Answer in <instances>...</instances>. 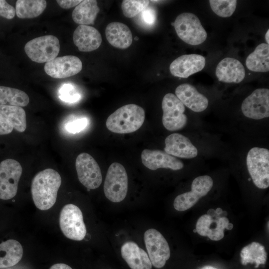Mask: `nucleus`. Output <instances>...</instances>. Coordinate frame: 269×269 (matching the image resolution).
<instances>
[{
	"label": "nucleus",
	"mask_w": 269,
	"mask_h": 269,
	"mask_svg": "<svg viewBox=\"0 0 269 269\" xmlns=\"http://www.w3.org/2000/svg\"><path fill=\"white\" fill-rule=\"evenodd\" d=\"M13 128L8 120L0 113V135L11 133Z\"/></svg>",
	"instance_id": "e433bc0d"
},
{
	"label": "nucleus",
	"mask_w": 269,
	"mask_h": 269,
	"mask_svg": "<svg viewBox=\"0 0 269 269\" xmlns=\"http://www.w3.org/2000/svg\"><path fill=\"white\" fill-rule=\"evenodd\" d=\"M105 34L109 43L118 48H127L133 42L131 30L127 25L120 22L110 23L106 28Z\"/></svg>",
	"instance_id": "5701e85b"
},
{
	"label": "nucleus",
	"mask_w": 269,
	"mask_h": 269,
	"mask_svg": "<svg viewBox=\"0 0 269 269\" xmlns=\"http://www.w3.org/2000/svg\"><path fill=\"white\" fill-rule=\"evenodd\" d=\"M59 97L63 101L74 103L81 99V95L76 87L71 84H65L60 89Z\"/></svg>",
	"instance_id": "473e14b6"
},
{
	"label": "nucleus",
	"mask_w": 269,
	"mask_h": 269,
	"mask_svg": "<svg viewBox=\"0 0 269 269\" xmlns=\"http://www.w3.org/2000/svg\"><path fill=\"white\" fill-rule=\"evenodd\" d=\"M215 74L221 82L239 83L245 78V70L238 60L227 57L219 62L216 68Z\"/></svg>",
	"instance_id": "aec40b11"
},
{
	"label": "nucleus",
	"mask_w": 269,
	"mask_h": 269,
	"mask_svg": "<svg viewBox=\"0 0 269 269\" xmlns=\"http://www.w3.org/2000/svg\"><path fill=\"white\" fill-rule=\"evenodd\" d=\"M23 248L19 242L9 239L0 244V268L14 266L21 259Z\"/></svg>",
	"instance_id": "b1692460"
},
{
	"label": "nucleus",
	"mask_w": 269,
	"mask_h": 269,
	"mask_svg": "<svg viewBox=\"0 0 269 269\" xmlns=\"http://www.w3.org/2000/svg\"><path fill=\"white\" fill-rule=\"evenodd\" d=\"M233 225L226 217L213 218L210 214H204L197 220L196 231L202 236H207L213 241H219L224 236L225 229L231 230Z\"/></svg>",
	"instance_id": "2eb2a0df"
},
{
	"label": "nucleus",
	"mask_w": 269,
	"mask_h": 269,
	"mask_svg": "<svg viewBox=\"0 0 269 269\" xmlns=\"http://www.w3.org/2000/svg\"><path fill=\"white\" fill-rule=\"evenodd\" d=\"M49 269H72L68 265L63 264V263H58L52 266Z\"/></svg>",
	"instance_id": "58836bf2"
},
{
	"label": "nucleus",
	"mask_w": 269,
	"mask_h": 269,
	"mask_svg": "<svg viewBox=\"0 0 269 269\" xmlns=\"http://www.w3.org/2000/svg\"><path fill=\"white\" fill-rule=\"evenodd\" d=\"M29 102L28 95L23 91L0 86V104L24 107Z\"/></svg>",
	"instance_id": "c756f323"
},
{
	"label": "nucleus",
	"mask_w": 269,
	"mask_h": 269,
	"mask_svg": "<svg viewBox=\"0 0 269 269\" xmlns=\"http://www.w3.org/2000/svg\"><path fill=\"white\" fill-rule=\"evenodd\" d=\"M62 232L67 238L81 241L87 233L82 211L77 206L68 204L62 209L59 217Z\"/></svg>",
	"instance_id": "0eeeda50"
},
{
	"label": "nucleus",
	"mask_w": 269,
	"mask_h": 269,
	"mask_svg": "<svg viewBox=\"0 0 269 269\" xmlns=\"http://www.w3.org/2000/svg\"><path fill=\"white\" fill-rule=\"evenodd\" d=\"M61 182L60 174L51 168L43 170L35 175L31 191L33 202L38 209L47 210L54 205Z\"/></svg>",
	"instance_id": "f257e3e1"
},
{
	"label": "nucleus",
	"mask_w": 269,
	"mask_h": 269,
	"mask_svg": "<svg viewBox=\"0 0 269 269\" xmlns=\"http://www.w3.org/2000/svg\"><path fill=\"white\" fill-rule=\"evenodd\" d=\"M178 36L185 43L198 45L205 41L207 34L198 17L194 13L184 12L178 15L174 23Z\"/></svg>",
	"instance_id": "20e7f679"
},
{
	"label": "nucleus",
	"mask_w": 269,
	"mask_h": 269,
	"mask_svg": "<svg viewBox=\"0 0 269 269\" xmlns=\"http://www.w3.org/2000/svg\"><path fill=\"white\" fill-rule=\"evenodd\" d=\"M149 2L146 0H124L121 6L123 14L127 17H134L145 9Z\"/></svg>",
	"instance_id": "2f4dec72"
},
{
	"label": "nucleus",
	"mask_w": 269,
	"mask_h": 269,
	"mask_svg": "<svg viewBox=\"0 0 269 269\" xmlns=\"http://www.w3.org/2000/svg\"><path fill=\"white\" fill-rule=\"evenodd\" d=\"M200 269H202V268H200Z\"/></svg>",
	"instance_id": "79ce46f5"
},
{
	"label": "nucleus",
	"mask_w": 269,
	"mask_h": 269,
	"mask_svg": "<svg viewBox=\"0 0 269 269\" xmlns=\"http://www.w3.org/2000/svg\"><path fill=\"white\" fill-rule=\"evenodd\" d=\"M0 113L8 120L16 131L22 133L26 130V113L22 107L0 104Z\"/></svg>",
	"instance_id": "c85d7f7f"
},
{
	"label": "nucleus",
	"mask_w": 269,
	"mask_h": 269,
	"mask_svg": "<svg viewBox=\"0 0 269 269\" xmlns=\"http://www.w3.org/2000/svg\"><path fill=\"white\" fill-rule=\"evenodd\" d=\"M100 9L95 0H82L72 12L73 21L80 25L94 24Z\"/></svg>",
	"instance_id": "a878e982"
},
{
	"label": "nucleus",
	"mask_w": 269,
	"mask_h": 269,
	"mask_svg": "<svg viewBox=\"0 0 269 269\" xmlns=\"http://www.w3.org/2000/svg\"><path fill=\"white\" fill-rule=\"evenodd\" d=\"M88 122L86 118H76L67 123L65 127L66 129L68 132L72 134L79 133L86 127Z\"/></svg>",
	"instance_id": "f704fd0d"
},
{
	"label": "nucleus",
	"mask_w": 269,
	"mask_h": 269,
	"mask_svg": "<svg viewBox=\"0 0 269 269\" xmlns=\"http://www.w3.org/2000/svg\"><path fill=\"white\" fill-rule=\"evenodd\" d=\"M206 64L205 58L196 54H185L175 59L170 64L169 70L174 76L187 78L201 71Z\"/></svg>",
	"instance_id": "dca6fc26"
},
{
	"label": "nucleus",
	"mask_w": 269,
	"mask_h": 269,
	"mask_svg": "<svg viewBox=\"0 0 269 269\" xmlns=\"http://www.w3.org/2000/svg\"><path fill=\"white\" fill-rule=\"evenodd\" d=\"M162 124L168 131H175L183 129L187 122L185 106L175 95L167 93L162 101Z\"/></svg>",
	"instance_id": "6e6552de"
},
{
	"label": "nucleus",
	"mask_w": 269,
	"mask_h": 269,
	"mask_svg": "<svg viewBox=\"0 0 269 269\" xmlns=\"http://www.w3.org/2000/svg\"><path fill=\"white\" fill-rule=\"evenodd\" d=\"M248 172L254 184L259 188L269 186V150L254 147L248 151L246 157Z\"/></svg>",
	"instance_id": "7ed1b4c3"
},
{
	"label": "nucleus",
	"mask_w": 269,
	"mask_h": 269,
	"mask_svg": "<svg viewBox=\"0 0 269 269\" xmlns=\"http://www.w3.org/2000/svg\"><path fill=\"white\" fill-rule=\"evenodd\" d=\"M213 185L212 178L207 175L195 178L191 184V190L180 195L175 198L173 206L178 211H186L193 206L201 198L206 195Z\"/></svg>",
	"instance_id": "9b49d317"
},
{
	"label": "nucleus",
	"mask_w": 269,
	"mask_h": 269,
	"mask_svg": "<svg viewBox=\"0 0 269 269\" xmlns=\"http://www.w3.org/2000/svg\"><path fill=\"white\" fill-rule=\"evenodd\" d=\"M202 269H218L215 267L210 266H205L202 267Z\"/></svg>",
	"instance_id": "a19ab883"
},
{
	"label": "nucleus",
	"mask_w": 269,
	"mask_h": 269,
	"mask_svg": "<svg viewBox=\"0 0 269 269\" xmlns=\"http://www.w3.org/2000/svg\"><path fill=\"white\" fill-rule=\"evenodd\" d=\"M22 168L17 161L8 158L0 163V199L9 200L16 194Z\"/></svg>",
	"instance_id": "1a4fd4ad"
},
{
	"label": "nucleus",
	"mask_w": 269,
	"mask_h": 269,
	"mask_svg": "<svg viewBox=\"0 0 269 269\" xmlns=\"http://www.w3.org/2000/svg\"><path fill=\"white\" fill-rule=\"evenodd\" d=\"M122 258L131 269H151L148 254L135 243L129 241L121 247Z\"/></svg>",
	"instance_id": "4be33fe9"
},
{
	"label": "nucleus",
	"mask_w": 269,
	"mask_h": 269,
	"mask_svg": "<svg viewBox=\"0 0 269 269\" xmlns=\"http://www.w3.org/2000/svg\"><path fill=\"white\" fill-rule=\"evenodd\" d=\"M82 69V63L77 57L66 55L56 57L46 62L44 66L45 73L54 78L62 79L74 76Z\"/></svg>",
	"instance_id": "4468645a"
},
{
	"label": "nucleus",
	"mask_w": 269,
	"mask_h": 269,
	"mask_svg": "<svg viewBox=\"0 0 269 269\" xmlns=\"http://www.w3.org/2000/svg\"><path fill=\"white\" fill-rule=\"evenodd\" d=\"M144 241L152 266L162 268L170 256L169 246L163 235L154 229L146 230Z\"/></svg>",
	"instance_id": "9d476101"
},
{
	"label": "nucleus",
	"mask_w": 269,
	"mask_h": 269,
	"mask_svg": "<svg viewBox=\"0 0 269 269\" xmlns=\"http://www.w3.org/2000/svg\"><path fill=\"white\" fill-rule=\"evenodd\" d=\"M15 14V8L6 1L0 0V16L8 19L13 18Z\"/></svg>",
	"instance_id": "c9c22d12"
},
{
	"label": "nucleus",
	"mask_w": 269,
	"mask_h": 269,
	"mask_svg": "<svg viewBox=\"0 0 269 269\" xmlns=\"http://www.w3.org/2000/svg\"><path fill=\"white\" fill-rule=\"evenodd\" d=\"M175 96L182 104L191 110L199 113L208 106V100L193 85L184 83L179 85L175 91Z\"/></svg>",
	"instance_id": "6ab92c4d"
},
{
	"label": "nucleus",
	"mask_w": 269,
	"mask_h": 269,
	"mask_svg": "<svg viewBox=\"0 0 269 269\" xmlns=\"http://www.w3.org/2000/svg\"><path fill=\"white\" fill-rule=\"evenodd\" d=\"M82 0H56L59 6L64 9H68L78 5Z\"/></svg>",
	"instance_id": "4c0bfd02"
},
{
	"label": "nucleus",
	"mask_w": 269,
	"mask_h": 269,
	"mask_svg": "<svg viewBox=\"0 0 269 269\" xmlns=\"http://www.w3.org/2000/svg\"><path fill=\"white\" fill-rule=\"evenodd\" d=\"M246 65L253 72H267L269 71V45L265 43L258 45L247 57Z\"/></svg>",
	"instance_id": "393cba45"
},
{
	"label": "nucleus",
	"mask_w": 269,
	"mask_h": 269,
	"mask_svg": "<svg viewBox=\"0 0 269 269\" xmlns=\"http://www.w3.org/2000/svg\"><path fill=\"white\" fill-rule=\"evenodd\" d=\"M27 56L37 63L48 62L58 55L60 51L59 41L56 36L46 35L35 38L24 46Z\"/></svg>",
	"instance_id": "423d86ee"
},
{
	"label": "nucleus",
	"mask_w": 269,
	"mask_h": 269,
	"mask_svg": "<svg viewBox=\"0 0 269 269\" xmlns=\"http://www.w3.org/2000/svg\"><path fill=\"white\" fill-rule=\"evenodd\" d=\"M128 179L126 170L123 165L114 162L109 166L104 184L106 197L111 201H122L128 192Z\"/></svg>",
	"instance_id": "39448f33"
},
{
	"label": "nucleus",
	"mask_w": 269,
	"mask_h": 269,
	"mask_svg": "<svg viewBox=\"0 0 269 269\" xmlns=\"http://www.w3.org/2000/svg\"><path fill=\"white\" fill-rule=\"evenodd\" d=\"M138 14L139 22L143 26L150 27L154 25L156 15L155 10L152 7L148 6Z\"/></svg>",
	"instance_id": "72a5a7b5"
},
{
	"label": "nucleus",
	"mask_w": 269,
	"mask_h": 269,
	"mask_svg": "<svg viewBox=\"0 0 269 269\" xmlns=\"http://www.w3.org/2000/svg\"><path fill=\"white\" fill-rule=\"evenodd\" d=\"M241 262L243 265L254 264L258 268L261 265L266 264L267 253L263 245L254 242L244 247L240 253Z\"/></svg>",
	"instance_id": "bb28decb"
},
{
	"label": "nucleus",
	"mask_w": 269,
	"mask_h": 269,
	"mask_svg": "<svg viewBox=\"0 0 269 269\" xmlns=\"http://www.w3.org/2000/svg\"><path fill=\"white\" fill-rule=\"evenodd\" d=\"M75 167L80 182L89 189L99 187L102 182L100 168L89 154L83 152L76 158Z\"/></svg>",
	"instance_id": "f8f14e48"
},
{
	"label": "nucleus",
	"mask_w": 269,
	"mask_h": 269,
	"mask_svg": "<svg viewBox=\"0 0 269 269\" xmlns=\"http://www.w3.org/2000/svg\"><path fill=\"white\" fill-rule=\"evenodd\" d=\"M73 42L82 52H90L98 49L102 43L98 30L93 26L79 25L73 33Z\"/></svg>",
	"instance_id": "412c9836"
},
{
	"label": "nucleus",
	"mask_w": 269,
	"mask_h": 269,
	"mask_svg": "<svg viewBox=\"0 0 269 269\" xmlns=\"http://www.w3.org/2000/svg\"><path fill=\"white\" fill-rule=\"evenodd\" d=\"M141 158L143 164L152 170L161 168L178 170L184 167L182 161L160 150L145 149L141 152Z\"/></svg>",
	"instance_id": "f3484780"
},
{
	"label": "nucleus",
	"mask_w": 269,
	"mask_h": 269,
	"mask_svg": "<svg viewBox=\"0 0 269 269\" xmlns=\"http://www.w3.org/2000/svg\"><path fill=\"white\" fill-rule=\"evenodd\" d=\"M269 30L268 29V31H267L266 33V35H265V38H266V42H267V44H269Z\"/></svg>",
	"instance_id": "ea45409f"
},
{
	"label": "nucleus",
	"mask_w": 269,
	"mask_h": 269,
	"mask_svg": "<svg viewBox=\"0 0 269 269\" xmlns=\"http://www.w3.org/2000/svg\"><path fill=\"white\" fill-rule=\"evenodd\" d=\"M44 0H18L15 4V13L20 18H32L40 15L46 8Z\"/></svg>",
	"instance_id": "cd10ccee"
},
{
	"label": "nucleus",
	"mask_w": 269,
	"mask_h": 269,
	"mask_svg": "<svg viewBox=\"0 0 269 269\" xmlns=\"http://www.w3.org/2000/svg\"><path fill=\"white\" fill-rule=\"evenodd\" d=\"M243 115L250 119L261 120L269 117V90L259 88L254 90L242 102Z\"/></svg>",
	"instance_id": "ddd939ff"
},
{
	"label": "nucleus",
	"mask_w": 269,
	"mask_h": 269,
	"mask_svg": "<svg viewBox=\"0 0 269 269\" xmlns=\"http://www.w3.org/2000/svg\"><path fill=\"white\" fill-rule=\"evenodd\" d=\"M164 152L173 156L190 159L197 156L198 150L190 140L184 135L174 133L165 139Z\"/></svg>",
	"instance_id": "a211bd4d"
},
{
	"label": "nucleus",
	"mask_w": 269,
	"mask_h": 269,
	"mask_svg": "<svg viewBox=\"0 0 269 269\" xmlns=\"http://www.w3.org/2000/svg\"><path fill=\"white\" fill-rule=\"evenodd\" d=\"M145 119V112L143 108L135 104L123 106L107 119V129L117 134H128L138 130Z\"/></svg>",
	"instance_id": "f03ea898"
},
{
	"label": "nucleus",
	"mask_w": 269,
	"mask_h": 269,
	"mask_svg": "<svg viewBox=\"0 0 269 269\" xmlns=\"http://www.w3.org/2000/svg\"><path fill=\"white\" fill-rule=\"evenodd\" d=\"M209 1L213 11L222 17L231 16L236 8V0H210Z\"/></svg>",
	"instance_id": "7c9ffc66"
}]
</instances>
